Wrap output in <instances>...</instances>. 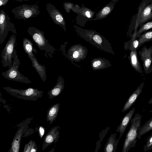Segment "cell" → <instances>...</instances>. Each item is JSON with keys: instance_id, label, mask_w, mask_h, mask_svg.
I'll use <instances>...</instances> for the list:
<instances>
[{"instance_id": "cell-1", "label": "cell", "mask_w": 152, "mask_h": 152, "mask_svg": "<svg viewBox=\"0 0 152 152\" xmlns=\"http://www.w3.org/2000/svg\"><path fill=\"white\" fill-rule=\"evenodd\" d=\"M27 31L39 48L45 52L46 57L48 58V56L52 58L56 49L46 39L44 36V32L33 26L29 27Z\"/></svg>"}, {"instance_id": "cell-2", "label": "cell", "mask_w": 152, "mask_h": 152, "mask_svg": "<svg viewBox=\"0 0 152 152\" xmlns=\"http://www.w3.org/2000/svg\"><path fill=\"white\" fill-rule=\"evenodd\" d=\"M142 116L139 113H137L132 118L131 126L126 135L122 152H128L131 148L135 146Z\"/></svg>"}, {"instance_id": "cell-3", "label": "cell", "mask_w": 152, "mask_h": 152, "mask_svg": "<svg viewBox=\"0 0 152 152\" xmlns=\"http://www.w3.org/2000/svg\"><path fill=\"white\" fill-rule=\"evenodd\" d=\"M13 61L12 66L5 72H3L1 75L6 79L10 80L20 82L27 84L31 83L27 77L21 74L18 69L21 63L17 55V52L14 49L12 54Z\"/></svg>"}, {"instance_id": "cell-4", "label": "cell", "mask_w": 152, "mask_h": 152, "mask_svg": "<svg viewBox=\"0 0 152 152\" xmlns=\"http://www.w3.org/2000/svg\"><path fill=\"white\" fill-rule=\"evenodd\" d=\"M23 46L25 52L28 55L31 61L32 66L42 81L45 82L47 78L46 67L44 65L40 64L35 57L33 52H34L36 53L37 52L36 50L33 47L32 43L29 39L25 38L23 40Z\"/></svg>"}, {"instance_id": "cell-5", "label": "cell", "mask_w": 152, "mask_h": 152, "mask_svg": "<svg viewBox=\"0 0 152 152\" xmlns=\"http://www.w3.org/2000/svg\"><path fill=\"white\" fill-rule=\"evenodd\" d=\"M39 7L37 4L29 5L24 4L14 8L11 10L16 19L24 20L32 17H36L40 13Z\"/></svg>"}, {"instance_id": "cell-6", "label": "cell", "mask_w": 152, "mask_h": 152, "mask_svg": "<svg viewBox=\"0 0 152 152\" xmlns=\"http://www.w3.org/2000/svg\"><path fill=\"white\" fill-rule=\"evenodd\" d=\"M3 89L12 96L25 100L36 101L43 96V92L37 88H30L23 90L15 89L10 87H3Z\"/></svg>"}, {"instance_id": "cell-7", "label": "cell", "mask_w": 152, "mask_h": 152, "mask_svg": "<svg viewBox=\"0 0 152 152\" xmlns=\"http://www.w3.org/2000/svg\"><path fill=\"white\" fill-rule=\"evenodd\" d=\"M10 18L3 10L0 11V44L4 42L9 31L15 35L17 32L15 25L11 21Z\"/></svg>"}, {"instance_id": "cell-8", "label": "cell", "mask_w": 152, "mask_h": 152, "mask_svg": "<svg viewBox=\"0 0 152 152\" xmlns=\"http://www.w3.org/2000/svg\"><path fill=\"white\" fill-rule=\"evenodd\" d=\"M16 41V35L12 34L10 37L2 50L1 58L2 59L1 63L3 67L7 68L8 66L9 68H10L12 66V54Z\"/></svg>"}, {"instance_id": "cell-9", "label": "cell", "mask_w": 152, "mask_h": 152, "mask_svg": "<svg viewBox=\"0 0 152 152\" xmlns=\"http://www.w3.org/2000/svg\"><path fill=\"white\" fill-rule=\"evenodd\" d=\"M138 54L143 62L144 70L145 74L152 72V45L147 48L146 45L142 48Z\"/></svg>"}, {"instance_id": "cell-10", "label": "cell", "mask_w": 152, "mask_h": 152, "mask_svg": "<svg viewBox=\"0 0 152 152\" xmlns=\"http://www.w3.org/2000/svg\"><path fill=\"white\" fill-rule=\"evenodd\" d=\"M46 6L48 13L54 23L56 25L60 26L66 31V22L61 12L50 2L46 4Z\"/></svg>"}, {"instance_id": "cell-11", "label": "cell", "mask_w": 152, "mask_h": 152, "mask_svg": "<svg viewBox=\"0 0 152 152\" xmlns=\"http://www.w3.org/2000/svg\"><path fill=\"white\" fill-rule=\"evenodd\" d=\"M95 13L96 11H93L84 6V4H83L75 18L77 24L81 26H84L88 21H91L93 20Z\"/></svg>"}, {"instance_id": "cell-12", "label": "cell", "mask_w": 152, "mask_h": 152, "mask_svg": "<svg viewBox=\"0 0 152 152\" xmlns=\"http://www.w3.org/2000/svg\"><path fill=\"white\" fill-rule=\"evenodd\" d=\"M60 129L59 127L57 126L52 128L49 131L44 138L42 146V151L44 150L49 145L58 140L60 134L59 131Z\"/></svg>"}, {"instance_id": "cell-13", "label": "cell", "mask_w": 152, "mask_h": 152, "mask_svg": "<svg viewBox=\"0 0 152 152\" xmlns=\"http://www.w3.org/2000/svg\"><path fill=\"white\" fill-rule=\"evenodd\" d=\"M152 0H142L138 8V11L137 13L134 16L132 19V22L130 24L129 29L130 31L132 29V31L134 30V32L132 36V37H136V34L137 31V28L139 27V20L141 12L144 7L148 4L150 3Z\"/></svg>"}, {"instance_id": "cell-14", "label": "cell", "mask_w": 152, "mask_h": 152, "mask_svg": "<svg viewBox=\"0 0 152 152\" xmlns=\"http://www.w3.org/2000/svg\"><path fill=\"white\" fill-rule=\"evenodd\" d=\"M135 108L134 107L124 116L121 119L120 125L117 127L116 132L120 133L119 138H121L125 130L130 122L132 117L135 112Z\"/></svg>"}, {"instance_id": "cell-15", "label": "cell", "mask_w": 152, "mask_h": 152, "mask_svg": "<svg viewBox=\"0 0 152 152\" xmlns=\"http://www.w3.org/2000/svg\"><path fill=\"white\" fill-rule=\"evenodd\" d=\"M144 84V82L142 83L129 96L124 106L122 112L128 110L135 102L142 92Z\"/></svg>"}, {"instance_id": "cell-16", "label": "cell", "mask_w": 152, "mask_h": 152, "mask_svg": "<svg viewBox=\"0 0 152 152\" xmlns=\"http://www.w3.org/2000/svg\"><path fill=\"white\" fill-rule=\"evenodd\" d=\"M152 19V0L147 4L142 10L139 20V27H141L145 23Z\"/></svg>"}, {"instance_id": "cell-17", "label": "cell", "mask_w": 152, "mask_h": 152, "mask_svg": "<svg viewBox=\"0 0 152 152\" xmlns=\"http://www.w3.org/2000/svg\"><path fill=\"white\" fill-rule=\"evenodd\" d=\"M116 3L113 2L112 1L107 4L103 7L97 12L95 17L93 20H102L110 14L113 10Z\"/></svg>"}, {"instance_id": "cell-18", "label": "cell", "mask_w": 152, "mask_h": 152, "mask_svg": "<svg viewBox=\"0 0 152 152\" xmlns=\"http://www.w3.org/2000/svg\"><path fill=\"white\" fill-rule=\"evenodd\" d=\"M64 86V79L60 75H59L56 84L48 92L49 99H53L58 96L63 90Z\"/></svg>"}, {"instance_id": "cell-19", "label": "cell", "mask_w": 152, "mask_h": 152, "mask_svg": "<svg viewBox=\"0 0 152 152\" xmlns=\"http://www.w3.org/2000/svg\"><path fill=\"white\" fill-rule=\"evenodd\" d=\"M23 128H19L16 132L11 144V146L8 152L19 151L20 141L23 134Z\"/></svg>"}, {"instance_id": "cell-20", "label": "cell", "mask_w": 152, "mask_h": 152, "mask_svg": "<svg viewBox=\"0 0 152 152\" xmlns=\"http://www.w3.org/2000/svg\"><path fill=\"white\" fill-rule=\"evenodd\" d=\"M128 58L132 68L138 73H143V72L139 61L137 51H131Z\"/></svg>"}, {"instance_id": "cell-21", "label": "cell", "mask_w": 152, "mask_h": 152, "mask_svg": "<svg viewBox=\"0 0 152 152\" xmlns=\"http://www.w3.org/2000/svg\"><path fill=\"white\" fill-rule=\"evenodd\" d=\"M116 133L112 134L108 139L106 144L104 151L105 152H115L120 140L116 139Z\"/></svg>"}, {"instance_id": "cell-22", "label": "cell", "mask_w": 152, "mask_h": 152, "mask_svg": "<svg viewBox=\"0 0 152 152\" xmlns=\"http://www.w3.org/2000/svg\"><path fill=\"white\" fill-rule=\"evenodd\" d=\"M60 108V104H56L51 107L47 111L46 120L50 124L53 123L57 117Z\"/></svg>"}, {"instance_id": "cell-23", "label": "cell", "mask_w": 152, "mask_h": 152, "mask_svg": "<svg viewBox=\"0 0 152 152\" xmlns=\"http://www.w3.org/2000/svg\"><path fill=\"white\" fill-rule=\"evenodd\" d=\"M152 130V118L147 121L139 129L138 131L137 138L140 139L141 137Z\"/></svg>"}, {"instance_id": "cell-24", "label": "cell", "mask_w": 152, "mask_h": 152, "mask_svg": "<svg viewBox=\"0 0 152 152\" xmlns=\"http://www.w3.org/2000/svg\"><path fill=\"white\" fill-rule=\"evenodd\" d=\"M137 38L139 43V48L145 43L152 41V30L145 32Z\"/></svg>"}, {"instance_id": "cell-25", "label": "cell", "mask_w": 152, "mask_h": 152, "mask_svg": "<svg viewBox=\"0 0 152 152\" xmlns=\"http://www.w3.org/2000/svg\"><path fill=\"white\" fill-rule=\"evenodd\" d=\"M63 7L67 13H69L70 10L77 14L78 12L80 7L78 5L74 4L71 2H65L63 4Z\"/></svg>"}, {"instance_id": "cell-26", "label": "cell", "mask_w": 152, "mask_h": 152, "mask_svg": "<svg viewBox=\"0 0 152 152\" xmlns=\"http://www.w3.org/2000/svg\"><path fill=\"white\" fill-rule=\"evenodd\" d=\"M23 151L24 152H37V148L35 142L32 140H30L25 145Z\"/></svg>"}, {"instance_id": "cell-27", "label": "cell", "mask_w": 152, "mask_h": 152, "mask_svg": "<svg viewBox=\"0 0 152 152\" xmlns=\"http://www.w3.org/2000/svg\"><path fill=\"white\" fill-rule=\"evenodd\" d=\"M152 28V21L145 23L137 30L136 36V39L142 33Z\"/></svg>"}, {"instance_id": "cell-28", "label": "cell", "mask_w": 152, "mask_h": 152, "mask_svg": "<svg viewBox=\"0 0 152 152\" xmlns=\"http://www.w3.org/2000/svg\"><path fill=\"white\" fill-rule=\"evenodd\" d=\"M128 43L127 46H128L127 48L131 51H137L138 48L139 43L138 39L132 38Z\"/></svg>"}, {"instance_id": "cell-29", "label": "cell", "mask_w": 152, "mask_h": 152, "mask_svg": "<svg viewBox=\"0 0 152 152\" xmlns=\"http://www.w3.org/2000/svg\"><path fill=\"white\" fill-rule=\"evenodd\" d=\"M152 149V133L148 137L146 144L143 147V151H147Z\"/></svg>"}, {"instance_id": "cell-30", "label": "cell", "mask_w": 152, "mask_h": 152, "mask_svg": "<svg viewBox=\"0 0 152 152\" xmlns=\"http://www.w3.org/2000/svg\"><path fill=\"white\" fill-rule=\"evenodd\" d=\"M45 129L42 126H40L39 128V133L40 137L42 138L45 133Z\"/></svg>"}, {"instance_id": "cell-31", "label": "cell", "mask_w": 152, "mask_h": 152, "mask_svg": "<svg viewBox=\"0 0 152 152\" xmlns=\"http://www.w3.org/2000/svg\"><path fill=\"white\" fill-rule=\"evenodd\" d=\"M9 0H0V6H5L8 2Z\"/></svg>"}, {"instance_id": "cell-32", "label": "cell", "mask_w": 152, "mask_h": 152, "mask_svg": "<svg viewBox=\"0 0 152 152\" xmlns=\"http://www.w3.org/2000/svg\"><path fill=\"white\" fill-rule=\"evenodd\" d=\"M101 64V62L99 61H98L95 62L93 64V66L94 67H96L99 66Z\"/></svg>"}, {"instance_id": "cell-33", "label": "cell", "mask_w": 152, "mask_h": 152, "mask_svg": "<svg viewBox=\"0 0 152 152\" xmlns=\"http://www.w3.org/2000/svg\"><path fill=\"white\" fill-rule=\"evenodd\" d=\"M79 53L77 51H75L73 54V56L74 58H77L78 56Z\"/></svg>"}, {"instance_id": "cell-34", "label": "cell", "mask_w": 152, "mask_h": 152, "mask_svg": "<svg viewBox=\"0 0 152 152\" xmlns=\"http://www.w3.org/2000/svg\"><path fill=\"white\" fill-rule=\"evenodd\" d=\"M148 103L149 104H152V97L151 98V99L149 100L148 102Z\"/></svg>"}, {"instance_id": "cell-35", "label": "cell", "mask_w": 152, "mask_h": 152, "mask_svg": "<svg viewBox=\"0 0 152 152\" xmlns=\"http://www.w3.org/2000/svg\"><path fill=\"white\" fill-rule=\"evenodd\" d=\"M118 0H112V1L114 3H117Z\"/></svg>"}, {"instance_id": "cell-36", "label": "cell", "mask_w": 152, "mask_h": 152, "mask_svg": "<svg viewBox=\"0 0 152 152\" xmlns=\"http://www.w3.org/2000/svg\"><path fill=\"white\" fill-rule=\"evenodd\" d=\"M15 1H17L21 2L23 0H15Z\"/></svg>"}, {"instance_id": "cell-37", "label": "cell", "mask_w": 152, "mask_h": 152, "mask_svg": "<svg viewBox=\"0 0 152 152\" xmlns=\"http://www.w3.org/2000/svg\"><path fill=\"white\" fill-rule=\"evenodd\" d=\"M149 113L152 112V110L150 111L149 112Z\"/></svg>"}]
</instances>
